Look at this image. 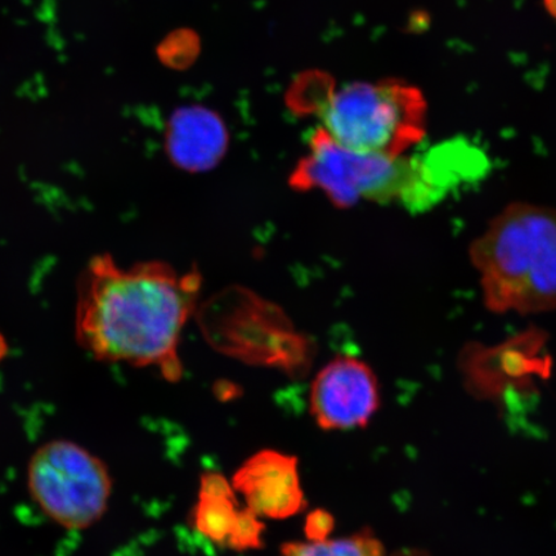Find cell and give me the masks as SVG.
Listing matches in <instances>:
<instances>
[{"mask_svg":"<svg viewBox=\"0 0 556 556\" xmlns=\"http://www.w3.org/2000/svg\"><path fill=\"white\" fill-rule=\"evenodd\" d=\"M485 307L531 315L556 309V211L517 203L504 208L470 248Z\"/></svg>","mask_w":556,"mask_h":556,"instance_id":"7a4b0ae2","label":"cell"},{"mask_svg":"<svg viewBox=\"0 0 556 556\" xmlns=\"http://www.w3.org/2000/svg\"><path fill=\"white\" fill-rule=\"evenodd\" d=\"M280 556H388L384 545L371 531L352 536L289 542Z\"/></svg>","mask_w":556,"mask_h":556,"instance_id":"30bf717a","label":"cell"},{"mask_svg":"<svg viewBox=\"0 0 556 556\" xmlns=\"http://www.w3.org/2000/svg\"><path fill=\"white\" fill-rule=\"evenodd\" d=\"M333 528V519L328 511L316 510L309 514L305 521V534L308 540L329 539Z\"/></svg>","mask_w":556,"mask_h":556,"instance_id":"8fae6325","label":"cell"},{"mask_svg":"<svg viewBox=\"0 0 556 556\" xmlns=\"http://www.w3.org/2000/svg\"><path fill=\"white\" fill-rule=\"evenodd\" d=\"M232 486L260 518L288 519L307 506L298 458L282 452L264 450L250 456L235 472Z\"/></svg>","mask_w":556,"mask_h":556,"instance_id":"52a82bcc","label":"cell"},{"mask_svg":"<svg viewBox=\"0 0 556 556\" xmlns=\"http://www.w3.org/2000/svg\"><path fill=\"white\" fill-rule=\"evenodd\" d=\"M308 144L290 184L301 191H319L338 206L401 201L422 207L440 197V157L433 151L424 157L367 154L333 142L321 128L313 131Z\"/></svg>","mask_w":556,"mask_h":556,"instance_id":"3957f363","label":"cell"},{"mask_svg":"<svg viewBox=\"0 0 556 556\" xmlns=\"http://www.w3.org/2000/svg\"><path fill=\"white\" fill-rule=\"evenodd\" d=\"M379 407V381L356 357L333 358L312 381L309 412L324 430L365 428Z\"/></svg>","mask_w":556,"mask_h":556,"instance_id":"8992f818","label":"cell"},{"mask_svg":"<svg viewBox=\"0 0 556 556\" xmlns=\"http://www.w3.org/2000/svg\"><path fill=\"white\" fill-rule=\"evenodd\" d=\"M241 510L235 490L225 477L207 472L201 479L199 502L194 507V526L204 536L228 546Z\"/></svg>","mask_w":556,"mask_h":556,"instance_id":"9c48e42d","label":"cell"},{"mask_svg":"<svg viewBox=\"0 0 556 556\" xmlns=\"http://www.w3.org/2000/svg\"><path fill=\"white\" fill-rule=\"evenodd\" d=\"M427 101L399 80L353 83L326 96L319 106L323 130L343 148L402 156L427 130Z\"/></svg>","mask_w":556,"mask_h":556,"instance_id":"277c9868","label":"cell"},{"mask_svg":"<svg viewBox=\"0 0 556 556\" xmlns=\"http://www.w3.org/2000/svg\"><path fill=\"white\" fill-rule=\"evenodd\" d=\"M35 503L54 523L86 530L106 513L113 479L106 464L80 444L52 441L35 451L27 468Z\"/></svg>","mask_w":556,"mask_h":556,"instance_id":"5b68a950","label":"cell"},{"mask_svg":"<svg viewBox=\"0 0 556 556\" xmlns=\"http://www.w3.org/2000/svg\"><path fill=\"white\" fill-rule=\"evenodd\" d=\"M391 556H430L428 553L420 551V548H402Z\"/></svg>","mask_w":556,"mask_h":556,"instance_id":"7c38bea8","label":"cell"},{"mask_svg":"<svg viewBox=\"0 0 556 556\" xmlns=\"http://www.w3.org/2000/svg\"><path fill=\"white\" fill-rule=\"evenodd\" d=\"M199 291L198 274H180L164 263L122 267L96 258L81 278L76 332L96 358L156 367L177 379L180 340Z\"/></svg>","mask_w":556,"mask_h":556,"instance_id":"6da1fadb","label":"cell"},{"mask_svg":"<svg viewBox=\"0 0 556 556\" xmlns=\"http://www.w3.org/2000/svg\"><path fill=\"white\" fill-rule=\"evenodd\" d=\"M227 146V134L218 117L201 109H185L173 116L166 150L173 163L190 172L213 168Z\"/></svg>","mask_w":556,"mask_h":556,"instance_id":"ba28073f","label":"cell"}]
</instances>
